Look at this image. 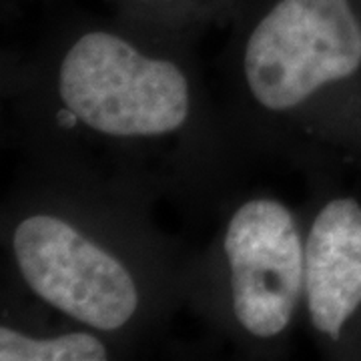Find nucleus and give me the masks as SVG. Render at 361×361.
Returning a JSON list of instances; mask_svg holds the SVG:
<instances>
[{"mask_svg": "<svg viewBox=\"0 0 361 361\" xmlns=\"http://www.w3.org/2000/svg\"><path fill=\"white\" fill-rule=\"evenodd\" d=\"M66 109L90 129L116 135H163L185 123L189 90L180 71L147 59L109 32H89L61 65Z\"/></svg>", "mask_w": 361, "mask_h": 361, "instance_id": "1", "label": "nucleus"}, {"mask_svg": "<svg viewBox=\"0 0 361 361\" xmlns=\"http://www.w3.org/2000/svg\"><path fill=\"white\" fill-rule=\"evenodd\" d=\"M361 66V25L349 0H279L247 42L245 77L271 111L303 103Z\"/></svg>", "mask_w": 361, "mask_h": 361, "instance_id": "2", "label": "nucleus"}, {"mask_svg": "<svg viewBox=\"0 0 361 361\" xmlns=\"http://www.w3.org/2000/svg\"><path fill=\"white\" fill-rule=\"evenodd\" d=\"M14 255L30 289L78 322L113 331L137 310L129 271L65 221L49 215L23 221Z\"/></svg>", "mask_w": 361, "mask_h": 361, "instance_id": "3", "label": "nucleus"}, {"mask_svg": "<svg viewBox=\"0 0 361 361\" xmlns=\"http://www.w3.org/2000/svg\"><path fill=\"white\" fill-rule=\"evenodd\" d=\"M225 253L231 267L233 310L249 334H281L305 281V253L291 213L257 199L233 215Z\"/></svg>", "mask_w": 361, "mask_h": 361, "instance_id": "4", "label": "nucleus"}, {"mask_svg": "<svg viewBox=\"0 0 361 361\" xmlns=\"http://www.w3.org/2000/svg\"><path fill=\"white\" fill-rule=\"evenodd\" d=\"M305 291L313 325L339 337L361 305V207L337 199L317 215L305 247Z\"/></svg>", "mask_w": 361, "mask_h": 361, "instance_id": "5", "label": "nucleus"}, {"mask_svg": "<svg viewBox=\"0 0 361 361\" xmlns=\"http://www.w3.org/2000/svg\"><path fill=\"white\" fill-rule=\"evenodd\" d=\"M2 361H101L106 349L89 334H68L56 339H30L8 327L0 329Z\"/></svg>", "mask_w": 361, "mask_h": 361, "instance_id": "6", "label": "nucleus"}, {"mask_svg": "<svg viewBox=\"0 0 361 361\" xmlns=\"http://www.w3.org/2000/svg\"><path fill=\"white\" fill-rule=\"evenodd\" d=\"M77 121H80V118H78L71 109H68V111H63V113L59 115V123H61V125H66V127H73Z\"/></svg>", "mask_w": 361, "mask_h": 361, "instance_id": "7", "label": "nucleus"}]
</instances>
